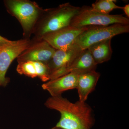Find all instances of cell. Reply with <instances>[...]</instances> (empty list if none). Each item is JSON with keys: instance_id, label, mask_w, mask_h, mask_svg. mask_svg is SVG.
Returning a JSON list of instances; mask_svg holds the SVG:
<instances>
[{"instance_id": "9a60e30c", "label": "cell", "mask_w": 129, "mask_h": 129, "mask_svg": "<svg viewBox=\"0 0 129 129\" xmlns=\"http://www.w3.org/2000/svg\"><path fill=\"white\" fill-rule=\"evenodd\" d=\"M17 72L20 75H23L31 78L37 77V71L34 62L28 61L18 62Z\"/></svg>"}, {"instance_id": "e0dca14e", "label": "cell", "mask_w": 129, "mask_h": 129, "mask_svg": "<svg viewBox=\"0 0 129 129\" xmlns=\"http://www.w3.org/2000/svg\"><path fill=\"white\" fill-rule=\"evenodd\" d=\"M13 41H11L5 37H2L0 35V46L3 45L11 43Z\"/></svg>"}, {"instance_id": "5b68a950", "label": "cell", "mask_w": 129, "mask_h": 129, "mask_svg": "<svg viewBox=\"0 0 129 129\" xmlns=\"http://www.w3.org/2000/svg\"><path fill=\"white\" fill-rule=\"evenodd\" d=\"M129 32V25L127 24L90 26L78 36L75 43L84 50L93 44Z\"/></svg>"}, {"instance_id": "4fadbf2b", "label": "cell", "mask_w": 129, "mask_h": 129, "mask_svg": "<svg viewBox=\"0 0 129 129\" xmlns=\"http://www.w3.org/2000/svg\"><path fill=\"white\" fill-rule=\"evenodd\" d=\"M111 40L112 39H109L100 42L87 48L97 65L108 61L111 59L112 54Z\"/></svg>"}, {"instance_id": "7a4b0ae2", "label": "cell", "mask_w": 129, "mask_h": 129, "mask_svg": "<svg viewBox=\"0 0 129 129\" xmlns=\"http://www.w3.org/2000/svg\"><path fill=\"white\" fill-rule=\"evenodd\" d=\"M80 8L67 3L56 7L44 9L35 26L32 39H41L46 34L69 26Z\"/></svg>"}, {"instance_id": "8992f818", "label": "cell", "mask_w": 129, "mask_h": 129, "mask_svg": "<svg viewBox=\"0 0 129 129\" xmlns=\"http://www.w3.org/2000/svg\"><path fill=\"white\" fill-rule=\"evenodd\" d=\"M30 42V39L23 38L0 46V87H6L9 83L10 79L6 76L8 70L13 60L27 48Z\"/></svg>"}, {"instance_id": "ba28073f", "label": "cell", "mask_w": 129, "mask_h": 129, "mask_svg": "<svg viewBox=\"0 0 129 129\" xmlns=\"http://www.w3.org/2000/svg\"><path fill=\"white\" fill-rule=\"evenodd\" d=\"M89 27L78 28L70 25L46 34L42 39L56 50H67L73 46L78 36Z\"/></svg>"}, {"instance_id": "7c38bea8", "label": "cell", "mask_w": 129, "mask_h": 129, "mask_svg": "<svg viewBox=\"0 0 129 129\" xmlns=\"http://www.w3.org/2000/svg\"><path fill=\"white\" fill-rule=\"evenodd\" d=\"M97 64L95 62L88 49L84 50L73 61L67 70V74H79L96 70Z\"/></svg>"}, {"instance_id": "6da1fadb", "label": "cell", "mask_w": 129, "mask_h": 129, "mask_svg": "<svg viewBox=\"0 0 129 129\" xmlns=\"http://www.w3.org/2000/svg\"><path fill=\"white\" fill-rule=\"evenodd\" d=\"M45 105L60 113L61 117L55 126L60 128L91 129L94 123L93 111L85 102L72 103L62 95L51 96Z\"/></svg>"}, {"instance_id": "2e32d148", "label": "cell", "mask_w": 129, "mask_h": 129, "mask_svg": "<svg viewBox=\"0 0 129 129\" xmlns=\"http://www.w3.org/2000/svg\"><path fill=\"white\" fill-rule=\"evenodd\" d=\"M34 62L36 68L37 77L45 83L50 80V70L46 63L41 62Z\"/></svg>"}, {"instance_id": "3957f363", "label": "cell", "mask_w": 129, "mask_h": 129, "mask_svg": "<svg viewBox=\"0 0 129 129\" xmlns=\"http://www.w3.org/2000/svg\"><path fill=\"white\" fill-rule=\"evenodd\" d=\"M4 3L8 12L16 18L22 26L23 38L30 39L44 9L29 0H5Z\"/></svg>"}, {"instance_id": "ac0fdd59", "label": "cell", "mask_w": 129, "mask_h": 129, "mask_svg": "<svg viewBox=\"0 0 129 129\" xmlns=\"http://www.w3.org/2000/svg\"><path fill=\"white\" fill-rule=\"evenodd\" d=\"M122 9H123L125 14L127 17L129 18V5H127L123 7H122Z\"/></svg>"}, {"instance_id": "8fae6325", "label": "cell", "mask_w": 129, "mask_h": 129, "mask_svg": "<svg viewBox=\"0 0 129 129\" xmlns=\"http://www.w3.org/2000/svg\"><path fill=\"white\" fill-rule=\"evenodd\" d=\"M100 77L96 70L79 74L77 87L79 101L85 102L88 96L94 90Z\"/></svg>"}, {"instance_id": "5bb4252c", "label": "cell", "mask_w": 129, "mask_h": 129, "mask_svg": "<svg viewBox=\"0 0 129 129\" xmlns=\"http://www.w3.org/2000/svg\"><path fill=\"white\" fill-rule=\"evenodd\" d=\"M115 2L114 0H98L92 4L91 7L94 11L102 14H109L114 9H122V7L115 4Z\"/></svg>"}, {"instance_id": "d6986e66", "label": "cell", "mask_w": 129, "mask_h": 129, "mask_svg": "<svg viewBox=\"0 0 129 129\" xmlns=\"http://www.w3.org/2000/svg\"><path fill=\"white\" fill-rule=\"evenodd\" d=\"M50 129H62L61 128H58V127H56V126H55V127H53V128H51Z\"/></svg>"}, {"instance_id": "277c9868", "label": "cell", "mask_w": 129, "mask_h": 129, "mask_svg": "<svg viewBox=\"0 0 129 129\" xmlns=\"http://www.w3.org/2000/svg\"><path fill=\"white\" fill-rule=\"evenodd\" d=\"M129 25V19L122 14H104L94 11L89 6L81 7L72 19L70 25L76 27L107 26L115 24Z\"/></svg>"}, {"instance_id": "9c48e42d", "label": "cell", "mask_w": 129, "mask_h": 129, "mask_svg": "<svg viewBox=\"0 0 129 129\" xmlns=\"http://www.w3.org/2000/svg\"><path fill=\"white\" fill-rule=\"evenodd\" d=\"M56 49L43 39H32L27 48L17 58L18 62L30 61L47 63L51 60Z\"/></svg>"}, {"instance_id": "30bf717a", "label": "cell", "mask_w": 129, "mask_h": 129, "mask_svg": "<svg viewBox=\"0 0 129 129\" xmlns=\"http://www.w3.org/2000/svg\"><path fill=\"white\" fill-rule=\"evenodd\" d=\"M79 74L70 73L57 78L49 80L42 85V88L47 91L51 96L62 95L63 92L76 89Z\"/></svg>"}, {"instance_id": "52a82bcc", "label": "cell", "mask_w": 129, "mask_h": 129, "mask_svg": "<svg viewBox=\"0 0 129 129\" xmlns=\"http://www.w3.org/2000/svg\"><path fill=\"white\" fill-rule=\"evenodd\" d=\"M75 43L67 50H56L51 60L46 63L50 70V80L67 74L73 61L83 51Z\"/></svg>"}]
</instances>
